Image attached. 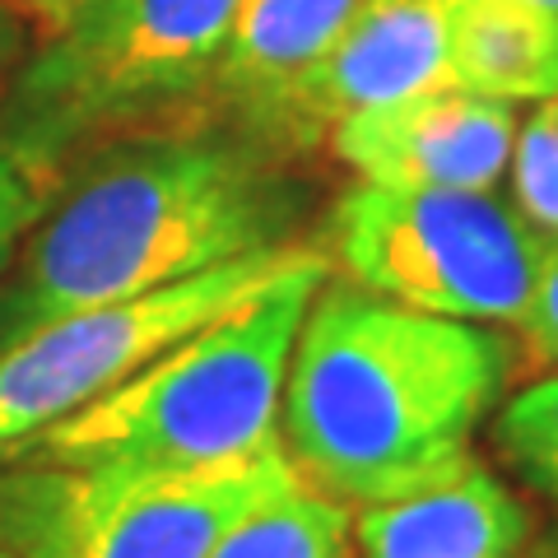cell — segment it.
Masks as SVG:
<instances>
[{
    "label": "cell",
    "mask_w": 558,
    "mask_h": 558,
    "mask_svg": "<svg viewBox=\"0 0 558 558\" xmlns=\"http://www.w3.org/2000/svg\"><path fill=\"white\" fill-rule=\"evenodd\" d=\"M508 373L498 330L322 284L289 359L279 442L336 502L405 498L470 461Z\"/></svg>",
    "instance_id": "6da1fadb"
},
{
    "label": "cell",
    "mask_w": 558,
    "mask_h": 558,
    "mask_svg": "<svg viewBox=\"0 0 558 558\" xmlns=\"http://www.w3.org/2000/svg\"><path fill=\"white\" fill-rule=\"evenodd\" d=\"M303 182L229 135H149L112 149L47 209L0 284V349L70 312L168 289L284 247Z\"/></svg>",
    "instance_id": "7a4b0ae2"
},
{
    "label": "cell",
    "mask_w": 558,
    "mask_h": 558,
    "mask_svg": "<svg viewBox=\"0 0 558 558\" xmlns=\"http://www.w3.org/2000/svg\"><path fill=\"white\" fill-rule=\"evenodd\" d=\"M330 256L307 247L266 293L201 326L94 405L43 428L10 461L51 465H209L279 442V400Z\"/></svg>",
    "instance_id": "3957f363"
},
{
    "label": "cell",
    "mask_w": 558,
    "mask_h": 558,
    "mask_svg": "<svg viewBox=\"0 0 558 558\" xmlns=\"http://www.w3.org/2000/svg\"><path fill=\"white\" fill-rule=\"evenodd\" d=\"M299 480L284 447L209 465L0 461L10 558H209L247 512Z\"/></svg>",
    "instance_id": "277c9868"
},
{
    "label": "cell",
    "mask_w": 558,
    "mask_h": 558,
    "mask_svg": "<svg viewBox=\"0 0 558 558\" xmlns=\"http://www.w3.org/2000/svg\"><path fill=\"white\" fill-rule=\"evenodd\" d=\"M238 0H94L14 80L0 140L57 172L80 140L168 108L215 80Z\"/></svg>",
    "instance_id": "5b68a950"
},
{
    "label": "cell",
    "mask_w": 558,
    "mask_h": 558,
    "mask_svg": "<svg viewBox=\"0 0 558 558\" xmlns=\"http://www.w3.org/2000/svg\"><path fill=\"white\" fill-rule=\"evenodd\" d=\"M340 270L387 303L480 326H521L549 238L494 191L354 186L330 209Z\"/></svg>",
    "instance_id": "8992f818"
},
{
    "label": "cell",
    "mask_w": 558,
    "mask_h": 558,
    "mask_svg": "<svg viewBox=\"0 0 558 558\" xmlns=\"http://www.w3.org/2000/svg\"><path fill=\"white\" fill-rule=\"evenodd\" d=\"M303 252L307 247L284 242L270 252L223 260L168 289L70 312L33 330L28 340L0 349V461H10L24 442L61 424L65 414L117 391L121 381H131L172 344L196 336L201 326L252 303L284 270H293Z\"/></svg>",
    "instance_id": "52a82bcc"
},
{
    "label": "cell",
    "mask_w": 558,
    "mask_h": 558,
    "mask_svg": "<svg viewBox=\"0 0 558 558\" xmlns=\"http://www.w3.org/2000/svg\"><path fill=\"white\" fill-rule=\"evenodd\" d=\"M517 126V102L447 84L336 121L330 145L368 186L494 191L512 168Z\"/></svg>",
    "instance_id": "ba28073f"
},
{
    "label": "cell",
    "mask_w": 558,
    "mask_h": 558,
    "mask_svg": "<svg viewBox=\"0 0 558 558\" xmlns=\"http://www.w3.org/2000/svg\"><path fill=\"white\" fill-rule=\"evenodd\" d=\"M451 84V0H363L330 51L289 98L284 135H322L336 121Z\"/></svg>",
    "instance_id": "9c48e42d"
},
{
    "label": "cell",
    "mask_w": 558,
    "mask_h": 558,
    "mask_svg": "<svg viewBox=\"0 0 558 558\" xmlns=\"http://www.w3.org/2000/svg\"><path fill=\"white\" fill-rule=\"evenodd\" d=\"M531 512L494 470L470 457L447 480L354 517L359 558H521Z\"/></svg>",
    "instance_id": "30bf717a"
},
{
    "label": "cell",
    "mask_w": 558,
    "mask_h": 558,
    "mask_svg": "<svg viewBox=\"0 0 558 558\" xmlns=\"http://www.w3.org/2000/svg\"><path fill=\"white\" fill-rule=\"evenodd\" d=\"M363 0H238L215 89L233 98L260 131H279L289 98L317 65Z\"/></svg>",
    "instance_id": "8fae6325"
},
{
    "label": "cell",
    "mask_w": 558,
    "mask_h": 558,
    "mask_svg": "<svg viewBox=\"0 0 558 558\" xmlns=\"http://www.w3.org/2000/svg\"><path fill=\"white\" fill-rule=\"evenodd\" d=\"M451 84L502 102H558V10L451 0Z\"/></svg>",
    "instance_id": "7c38bea8"
},
{
    "label": "cell",
    "mask_w": 558,
    "mask_h": 558,
    "mask_svg": "<svg viewBox=\"0 0 558 558\" xmlns=\"http://www.w3.org/2000/svg\"><path fill=\"white\" fill-rule=\"evenodd\" d=\"M209 558H354V517L344 502L293 484L242 517Z\"/></svg>",
    "instance_id": "4fadbf2b"
},
{
    "label": "cell",
    "mask_w": 558,
    "mask_h": 558,
    "mask_svg": "<svg viewBox=\"0 0 558 558\" xmlns=\"http://www.w3.org/2000/svg\"><path fill=\"white\" fill-rule=\"evenodd\" d=\"M494 447L502 465L558 508V373L521 387L494 418Z\"/></svg>",
    "instance_id": "5bb4252c"
},
{
    "label": "cell",
    "mask_w": 558,
    "mask_h": 558,
    "mask_svg": "<svg viewBox=\"0 0 558 558\" xmlns=\"http://www.w3.org/2000/svg\"><path fill=\"white\" fill-rule=\"evenodd\" d=\"M512 201L535 233L558 242V102H535L512 145Z\"/></svg>",
    "instance_id": "9a60e30c"
},
{
    "label": "cell",
    "mask_w": 558,
    "mask_h": 558,
    "mask_svg": "<svg viewBox=\"0 0 558 558\" xmlns=\"http://www.w3.org/2000/svg\"><path fill=\"white\" fill-rule=\"evenodd\" d=\"M51 201H57V172L33 163L10 140H0V279L10 275L14 256L38 229Z\"/></svg>",
    "instance_id": "2e32d148"
},
{
    "label": "cell",
    "mask_w": 558,
    "mask_h": 558,
    "mask_svg": "<svg viewBox=\"0 0 558 558\" xmlns=\"http://www.w3.org/2000/svg\"><path fill=\"white\" fill-rule=\"evenodd\" d=\"M521 330H526V340L535 344V354L558 368V242H549V252H545L539 284H535V299H531V312H526V322H521Z\"/></svg>",
    "instance_id": "e0dca14e"
},
{
    "label": "cell",
    "mask_w": 558,
    "mask_h": 558,
    "mask_svg": "<svg viewBox=\"0 0 558 558\" xmlns=\"http://www.w3.org/2000/svg\"><path fill=\"white\" fill-rule=\"evenodd\" d=\"M24 5H33L38 14H47V20L65 24V20H75V14H80L84 5H94V0H24Z\"/></svg>",
    "instance_id": "ac0fdd59"
},
{
    "label": "cell",
    "mask_w": 558,
    "mask_h": 558,
    "mask_svg": "<svg viewBox=\"0 0 558 558\" xmlns=\"http://www.w3.org/2000/svg\"><path fill=\"white\" fill-rule=\"evenodd\" d=\"M521 5H549V10H558V0H521Z\"/></svg>",
    "instance_id": "d6986e66"
},
{
    "label": "cell",
    "mask_w": 558,
    "mask_h": 558,
    "mask_svg": "<svg viewBox=\"0 0 558 558\" xmlns=\"http://www.w3.org/2000/svg\"><path fill=\"white\" fill-rule=\"evenodd\" d=\"M539 558H558V545H549V549H545V554H539Z\"/></svg>",
    "instance_id": "ffe728a7"
},
{
    "label": "cell",
    "mask_w": 558,
    "mask_h": 558,
    "mask_svg": "<svg viewBox=\"0 0 558 558\" xmlns=\"http://www.w3.org/2000/svg\"><path fill=\"white\" fill-rule=\"evenodd\" d=\"M0 558H10V554H5V549H0Z\"/></svg>",
    "instance_id": "44dd1931"
}]
</instances>
